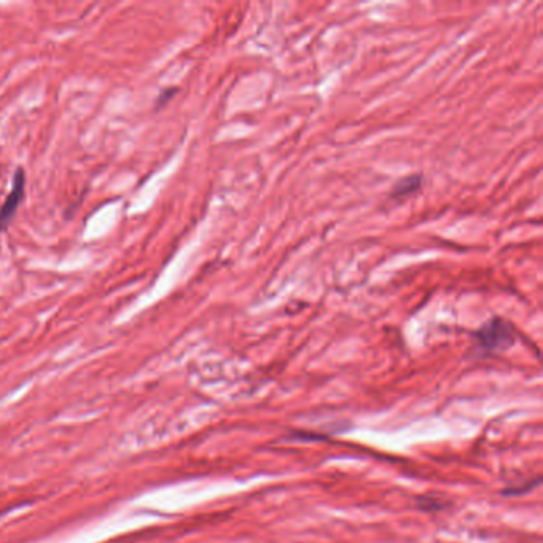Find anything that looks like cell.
I'll use <instances>...</instances> for the list:
<instances>
[{
	"label": "cell",
	"instance_id": "cell-4",
	"mask_svg": "<svg viewBox=\"0 0 543 543\" xmlns=\"http://www.w3.org/2000/svg\"><path fill=\"white\" fill-rule=\"evenodd\" d=\"M179 93V88L177 87H171V88H164L161 89V93L158 94V98L155 100V110H161L163 107H166L169 104V100H171L175 94Z\"/></svg>",
	"mask_w": 543,
	"mask_h": 543
},
{
	"label": "cell",
	"instance_id": "cell-3",
	"mask_svg": "<svg viewBox=\"0 0 543 543\" xmlns=\"http://www.w3.org/2000/svg\"><path fill=\"white\" fill-rule=\"evenodd\" d=\"M422 185V177L420 175H408V177H403L398 180V182L393 185V188L391 191V198L392 199H403L408 198L416 193Z\"/></svg>",
	"mask_w": 543,
	"mask_h": 543
},
{
	"label": "cell",
	"instance_id": "cell-1",
	"mask_svg": "<svg viewBox=\"0 0 543 543\" xmlns=\"http://www.w3.org/2000/svg\"><path fill=\"white\" fill-rule=\"evenodd\" d=\"M477 341L486 350L505 349L515 341V330L504 319L496 317L477 332Z\"/></svg>",
	"mask_w": 543,
	"mask_h": 543
},
{
	"label": "cell",
	"instance_id": "cell-2",
	"mask_svg": "<svg viewBox=\"0 0 543 543\" xmlns=\"http://www.w3.org/2000/svg\"><path fill=\"white\" fill-rule=\"evenodd\" d=\"M26 171L23 166H18L13 172L12 190L5 198L3 204L0 206V233H5L8 226L12 225L16 212L19 209V204L24 199L26 195Z\"/></svg>",
	"mask_w": 543,
	"mask_h": 543
}]
</instances>
